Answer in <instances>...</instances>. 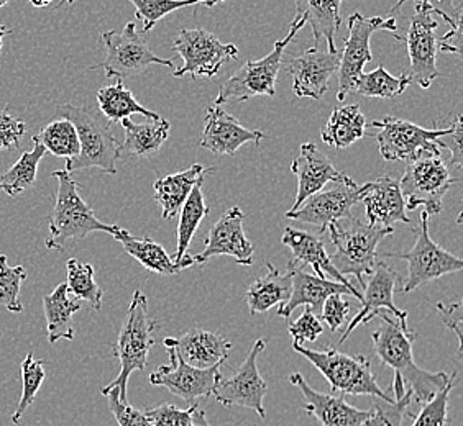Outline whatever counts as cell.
Wrapping results in <instances>:
<instances>
[{
    "label": "cell",
    "instance_id": "cell-1",
    "mask_svg": "<svg viewBox=\"0 0 463 426\" xmlns=\"http://www.w3.org/2000/svg\"><path fill=\"white\" fill-rule=\"evenodd\" d=\"M376 319L383 323L372 333L376 356L382 365L390 366L394 375H398L412 392V400L422 405L454 379L455 374L429 373L416 365L412 356V345L416 339L414 331H402L400 323L388 317V311H380Z\"/></svg>",
    "mask_w": 463,
    "mask_h": 426
},
{
    "label": "cell",
    "instance_id": "cell-2",
    "mask_svg": "<svg viewBox=\"0 0 463 426\" xmlns=\"http://www.w3.org/2000/svg\"><path fill=\"white\" fill-rule=\"evenodd\" d=\"M56 116L68 118L80 138V153L66 161V171L99 168L106 174H117V160L120 158V143L110 130V124L99 108L66 104L56 108Z\"/></svg>",
    "mask_w": 463,
    "mask_h": 426
},
{
    "label": "cell",
    "instance_id": "cell-3",
    "mask_svg": "<svg viewBox=\"0 0 463 426\" xmlns=\"http://www.w3.org/2000/svg\"><path fill=\"white\" fill-rule=\"evenodd\" d=\"M158 329H160L158 320L152 319L148 315L146 295L137 289L116 345L112 347L114 356L120 363V373L114 381L100 391L102 395H106L110 389H117L120 400L127 402L128 379L135 371H145L150 349L155 345V331Z\"/></svg>",
    "mask_w": 463,
    "mask_h": 426
},
{
    "label": "cell",
    "instance_id": "cell-4",
    "mask_svg": "<svg viewBox=\"0 0 463 426\" xmlns=\"http://www.w3.org/2000/svg\"><path fill=\"white\" fill-rule=\"evenodd\" d=\"M53 178L58 179V192L53 213L48 218L46 249L62 251L70 241L82 240L96 231L116 233L117 225L99 220L92 207L80 197L78 182L66 169L54 171Z\"/></svg>",
    "mask_w": 463,
    "mask_h": 426
},
{
    "label": "cell",
    "instance_id": "cell-5",
    "mask_svg": "<svg viewBox=\"0 0 463 426\" xmlns=\"http://www.w3.org/2000/svg\"><path fill=\"white\" fill-rule=\"evenodd\" d=\"M327 230L335 246V253L330 256L332 264L340 274L354 275L360 289H364L366 277L373 273L378 263V245L392 235L394 228L370 225L350 217V223L345 227L335 222L329 225Z\"/></svg>",
    "mask_w": 463,
    "mask_h": 426
},
{
    "label": "cell",
    "instance_id": "cell-6",
    "mask_svg": "<svg viewBox=\"0 0 463 426\" xmlns=\"http://www.w3.org/2000/svg\"><path fill=\"white\" fill-rule=\"evenodd\" d=\"M293 349L304 356L326 377L332 394L370 395L394 402V397L388 395L378 385L372 371V363L365 356H348L334 347H326L324 351H314L296 343H293Z\"/></svg>",
    "mask_w": 463,
    "mask_h": 426
},
{
    "label": "cell",
    "instance_id": "cell-7",
    "mask_svg": "<svg viewBox=\"0 0 463 426\" xmlns=\"http://www.w3.org/2000/svg\"><path fill=\"white\" fill-rule=\"evenodd\" d=\"M306 25L303 18L296 17L289 32L283 40H278L271 53L259 61H247L239 71L232 74L229 79L223 82L219 89V94L214 100V106H222L231 100L247 102L257 96H268L273 97L277 94L278 72L283 62L286 46L293 42L294 36Z\"/></svg>",
    "mask_w": 463,
    "mask_h": 426
},
{
    "label": "cell",
    "instance_id": "cell-8",
    "mask_svg": "<svg viewBox=\"0 0 463 426\" xmlns=\"http://www.w3.org/2000/svg\"><path fill=\"white\" fill-rule=\"evenodd\" d=\"M416 245L406 253H386V258L402 259L408 263V277L402 292H414L420 285L429 284L446 274L460 273L463 261L449 253L429 235V215L420 212V225L414 228Z\"/></svg>",
    "mask_w": 463,
    "mask_h": 426
},
{
    "label": "cell",
    "instance_id": "cell-9",
    "mask_svg": "<svg viewBox=\"0 0 463 426\" xmlns=\"http://www.w3.org/2000/svg\"><path fill=\"white\" fill-rule=\"evenodd\" d=\"M102 45L106 46V60L99 64L106 72V78L125 79L138 76L153 64L173 68L171 60H163L153 51L145 40V32H137L135 22H128L122 32L110 30L100 35Z\"/></svg>",
    "mask_w": 463,
    "mask_h": 426
},
{
    "label": "cell",
    "instance_id": "cell-10",
    "mask_svg": "<svg viewBox=\"0 0 463 426\" xmlns=\"http://www.w3.org/2000/svg\"><path fill=\"white\" fill-rule=\"evenodd\" d=\"M454 182L442 156L424 154L411 161L400 181L406 208L416 210L422 207V212L429 217L442 213V200Z\"/></svg>",
    "mask_w": 463,
    "mask_h": 426
},
{
    "label": "cell",
    "instance_id": "cell-11",
    "mask_svg": "<svg viewBox=\"0 0 463 426\" xmlns=\"http://www.w3.org/2000/svg\"><path fill=\"white\" fill-rule=\"evenodd\" d=\"M173 50L183 58L184 64L173 72L175 78L189 74L193 79L204 76L213 79L227 61L239 58L237 46L222 43L214 33L204 28H183L173 42Z\"/></svg>",
    "mask_w": 463,
    "mask_h": 426
},
{
    "label": "cell",
    "instance_id": "cell-12",
    "mask_svg": "<svg viewBox=\"0 0 463 426\" xmlns=\"http://www.w3.org/2000/svg\"><path fill=\"white\" fill-rule=\"evenodd\" d=\"M348 38L344 40V53L340 54L339 90L337 100L344 102L354 89L355 80L364 72V68L373 60L370 50V40L374 32L388 30L396 33V18H366L362 14H352L347 20Z\"/></svg>",
    "mask_w": 463,
    "mask_h": 426
},
{
    "label": "cell",
    "instance_id": "cell-13",
    "mask_svg": "<svg viewBox=\"0 0 463 426\" xmlns=\"http://www.w3.org/2000/svg\"><path fill=\"white\" fill-rule=\"evenodd\" d=\"M372 126L378 128L376 143L382 158L384 161L406 162L418 160L424 154L440 156L437 138L444 136L449 132V128L426 130L419 125L392 116H384L383 120L372 122Z\"/></svg>",
    "mask_w": 463,
    "mask_h": 426
},
{
    "label": "cell",
    "instance_id": "cell-14",
    "mask_svg": "<svg viewBox=\"0 0 463 426\" xmlns=\"http://www.w3.org/2000/svg\"><path fill=\"white\" fill-rule=\"evenodd\" d=\"M267 347V341L260 338L255 345L250 349L247 359L243 361L241 369L233 374L229 379L221 377L215 384L213 395L214 399L223 407H243V409L253 410L259 413L261 420L267 418L265 410V395H267V381L261 377L259 371V356L263 353Z\"/></svg>",
    "mask_w": 463,
    "mask_h": 426
},
{
    "label": "cell",
    "instance_id": "cell-15",
    "mask_svg": "<svg viewBox=\"0 0 463 426\" xmlns=\"http://www.w3.org/2000/svg\"><path fill=\"white\" fill-rule=\"evenodd\" d=\"M365 190L366 184L358 186L350 178L342 182H334V187L312 194L299 205V208L286 213V218L309 223L324 233L332 223L352 217L354 205L362 202Z\"/></svg>",
    "mask_w": 463,
    "mask_h": 426
},
{
    "label": "cell",
    "instance_id": "cell-16",
    "mask_svg": "<svg viewBox=\"0 0 463 426\" xmlns=\"http://www.w3.org/2000/svg\"><path fill=\"white\" fill-rule=\"evenodd\" d=\"M398 281H400V274L392 267L388 266L386 263H376L373 273L368 275L365 287L362 289L364 291L362 292V309L354 319L350 320L347 329L339 338L337 347L345 343V339L358 329V325L370 323L372 320L376 319V315L380 311L392 313L396 321L400 323L402 331H406V333L412 331L408 323V313L400 310L394 305V291H396Z\"/></svg>",
    "mask_w": 463,
    "mask_h": 426
},
{
    "label": "cell",
    "instance_id": "cell-17",
    "mask_svg": "<svg viewBox=\"0 0 463 426\" xmlns=\"http://www.w3.org/2000/svg\"><path fill=\"white\" fill-rule=\"evenodd\" d=\"M437 25L434 10L428 5H416V12L410 20L408 36L402 38L408 45L411 61V82L422 89H429L440 76L437 69Z\"/></svg>",
    "mask_w": 463,
    "mask_h": 426
},
{
    "label": "cell",
    "instance_id": "cell-18",
    "mask_svg": "<svg viewBox=\"0 0 463 426\" xmlns=\"http://www.w3.org/2000/svg\"><path fill=\"white\" fill-rule=\"evenodd\" d=\"M170 366H160L155 373L150 374V384L166 387L171 394L184 400L189 405H197L201 399L213 395L215 384L222 377L221 367L213 366L207 369L189 366L179 357L175 347H168Z\"/></svg>",
    "mask_w": 463,
    "mask_h": 426
},
{
    "label": "cell",
    "instance_id": "cell-19",
    "mask_svg": "<svg viewBox=\"0 0 463 426\" xmlns=\"http://www.w3.org/2000/svg\"><path fill=\"white\" fill-rule=\"evenodd\" d=\"M243 222L245 215L239 207L223 213L205 235L204 249L193 256L194 264H204L215 256H231L241 266H250L255 258V246L247 238Z\"/></svg>",
    "mask_w": 463,
    "mask_h": 426
},
{
    "label": "cell",
    "instance_id": "cell-20",
    "mask_svg": "<svg viewBox=\"0 0 463 426\" xmlns=\"http://www.w3.org/2000/svg\"><path fill=\"white\" fill-rule=\"evenodd\" d=\"M288 271L291 274V295L285 305L278 307L279 317L289 319L299 307H309L317 317H321L322 305L334 293L352 295L362 301V291L356 289L355 285L342 284L330 279H322L319 275L307 274L304 273L303 267L298 266L293 261L288 264Z\"/></svg>",
    "mask_w": 463,
    "mask_h": 426
},
{
    "label": "cell",
    "instance_id": "cell-21",
    "mask_svg": "<svg viewBox=\"0 0 463 426\" xmlns=\"http://www.w3.org/2000/svg\"><path fill=\"white\" fill-rule=\"evenodd\" d=\"M340 53H322L311 48L299 56L288 58L286 66L293 76V90L298 97L321 98L329 89V80L339 71Z\"/></svg>",
    "mask_w": 463,
    "mask_h": 426
},
{
    "label": "cell",
    "instance_id": "cell-22",
    "mask_svg": "<svg viewBox=\"0 0 463 426\" xmlns=\"http://www.w3.org/2000/svg\"><path fill=\"white\" fill-rule=\"evenodd\" d=\"M289 382L303 394L304 412L317 418L322 426H360L372 413V410L356 409L347 403L345 395L314 391L299 373L291 374Z\"/></svg>",
    "mask_w": 463,
    "mask_h": 426
},
{
    "label": "cell",
    "instance_id": "cell-23",
    "mask_svg": "<svg viewBox=\"0 0 463 426\" xmlns=\"http://www.w3.org/2000/svg\"><path fill=\"white\" fill-rule=\"evenodd\" d=\"M267 136L260 130H249L239 120L227 114L221 106H209L205 114L204 130L201 134V146L214 153L233 156L247 143L259 144Z\"/></svg>",
    "mask_w": 463,
    "mask_h": 426
},
{
    "label": "cell",
    "instance_id": "cell-24",
    "mask_svg": "<svg viewBox=\"0 0 463 426\" xmlns=\"http://www.w3.org/2000/svg\"><path fill=\"white\" fill-rule=\"evenodd\" d=\"M291 171L298 178V194L289 212L299 208L306 199L322 190L329 182H342L348 178L347 174L335 169L329 156L314 143L301 144L299 156L291 162Z\"/></svg>",
    "mask_w": 463,
    "mask_h": 426
},
{
    "label": "cell",
    "instance_id": "cell-25",
    "mask_svg": "<svg viewBox=\"0 0 463 426\" xmlns=\"http://www.w3.org/2000/svg\"><path fill=\"white\" fill-rule=\"evenodd\" d=\"M362 202L365 204L366 218L370 225L390 227L394 223H404L414 230L412 220L408 217V208L400 189V181L384 176L373 182H366V190Z\"/></svg>",
    "mask_w": 463,
    "mask_h": 426
},
{
    "label": "cell",
    "instance_id": "cell-26",
    "mask_svg": "<svg viewBox=\"0 0 463 426\" xmlns=\"http://www.w3.org/2000/svg\"><path fill=\"white\" fill-rule=\"evenodd\" d=\"M163 345L175 347L186 365L201 369L225 365L232 349L229 339L203 329H189L179 338H165Z\"/></svg>",
    "mask_w": 463,
    "mask_h": 426
},
{
    "label": "cell",
    "instance_id": "cell-27",
    "mask_svg": "<svg viewBox=\"0 0 463 426\" xmlns=\"http://www.w3.org/2000/svg\"><path fill=\"white\" fill-rule=\"evenodd\" d=\"M281 243L293 251V263L298 266H311L314 273L322 277L342 284L354 285L345 275L340 274L335 266L332 264L330 256L326 251V245L319 235H312L307 231L298 230L288 227L283 231Z\"/></svg>",
    "mask_w": 463,
    "mask_h": 426
},
{
    "label": "cell",
    "instance_id": "cell-28",
    "mask_svg": "<svg viewBox=\"0 0 463 426\" xmlns=\"http://www.w3.org/2000/svg\"><path fill=\"white\" fill-rule=\"evenodd\" d=\"M213 171L214 168H204L203 164H193L191 168L184 169V171L156 179L153 184V190H155V199L160 205L163 218L165 220L175 218L181 210V207L186 202L193 187L196 186L199 181H204L205 174H209Z\"/></svg>",
    "mask_w": 463,
    "mask_h": 426
},
{
    "label": "cell",
    "instance_id": "cell-29",
    "mask_svg": "<svg viewBox=\"0 0 463 426\" xmlns=\"http://www.w3.org/2000/svg\"><path fill=\"white\" fill-rule=\"evenodd\" d=\"M342 2L344 0H294L296 17L303 18L311 27L316 48L324 40L330 53H337L335 35L342 25Z\"/></svg>",
    "mask_w": 463,
    "mask_h": 426
},
{
    "label": "cell",
    "instance_id": "cell-30",
    "mask_svg": "<svg viewBox=\"0 0 463 426\" xmlns=\"http://www.w3.org/2000/svg\"><path fill=\"white\" fill-rule=\"evenodd\" d=\"M125 140L120 144V156L130 158H152L160 152L161 146L170 136L171 125L165 118L148 120L145 124H135L130 118H124Z\"/></svg>",
    "mask_w": 463,
    "mask_h": 426
},
{
    "label": "cell",
    "instance_id": "cell-31",
    "mask_svg": "<svg viewBox=\"0 0 463 426\" xmlns=\"http://www.w3.org/2000/svg\"><path fill=\"white\" fill-rule=\"evenodd\" d=\"M268 274L251 282L245 293V301L251 315H260L281 307L291 295V274H281L271 263H267Z\"/></svg>",
    "mask_w": 463,
    "mask_h": 426
},
{
    "label": "cell",
    "instance_id": "cell-32",
    "mask_svg": "<svg viewBox=\"0 0 463 426\" xmlns=\"http://www.w3.org/2000/svg\"><path fill=\"white\" fill-rule=\"evenodd\" d=\"M80 301H71L68 293V285H58L53 292L43 297V313L46 319V331L50 345L58 343L60 339L72 341L74 339V327H72V315L80 311Z\"/></svg>",
    "mask_w": 463,
    "mask_h": 426
},
{
    "label": "cell",
    "instance_id": "cell-33",
    "mask_svg": "<svg viewBox=\"0 0 463 426\" xmlns=\"http://www.w3.org/2000/svg\"><path fill=\"white\" fill-rule=\"evenodd\" d=\"M366 134L365 116L356 104L335 108L322 128V142L337 150H345Z\"/></svg>",
    "mask_w": 463,
    "mask_h": 426
},
{
    "label": "cell",
    "instance_id": "cell-34",
    "mask_svg": "<svg viewBox=\"0 0 463 426\" xmlns=\"http://www.w3.org/2000/svg\"><path fill=\"white\" fill-rule=\"evenodd\" d=\"M112 236L124 246L132 258L137 259L150 273L160 275H176L181 273L166 249L150 238H135L134 235L120 227H117Z\"/></svg>",
    "mask_w": 463,
    "mask_h": 426
},
{
    "label": "cell",
    "instance_id": "cell-35",
    "mask_svg": "<svg viewBox=\"0 0 463 426\" xmlns=\"http://www.w3.org/2000/svg\"><path fill=\"white\" fill-rule=\"evenodd\" d=\"M98 108L109 122H122L132 116H143L150 120L161 118L158 114L145 106L134 97V94L124 86V80L118 79L112 86H106L98 92Z\"/></svg>",
    "mask_w": 463,
    "mask_h": 426
},
{
    "label": "cell",
    "instance_id": "cell-36",
    "mask_svg": "<svg viewBox=\"0 0 463 426\" xmlns=\"http://www.w3.org/2000/svg\"><path fill=\"white\" fill-rule=\"evenodd\" d=\"M32 142H33V150L22 153L17 162L9 171L0 174V189L7 196L18 197L35 186L38 164L45 156L46 150L45 146L38 142L36 136L32 138Z\"/></svg>",
    "mask_w": 463,
    "mask_h": 426
},
{
    "label": "cell",
    "instance_id": "cell-37",
    "mask_svg": "<svg viewBox=\"0 0 463 426\" xmlns=\"http://www.w3.org/2000/svg\"><path fill=\"white\" fill-rule=\"evenodd\" d=\"M203 182L204 181H199L196 186L193 187L191 194L187 196L186 202L179 210L178 230H176L178 248H176V256L173 258L176 266H178L179 261L183 259V256L187 253V249L191 246V241H193V236L196 233L197 227L204 220L205 215L209 213V207H207L204 200Z\"/></svg>",
    "mask_w": 463,
    "mask_h": 426
},
{
    "label": "cell",
    "instance_id": "cell-38",
    "mask_svg": "<svg viewBox=\"0 0 463 426\" xmlns=\"http://www.w3.org/2000/svg\"><path fill=\"white\" fill-rule=\"evenodd\" d=\"M394 402H386L380 397H373V409L370 417L360 426H402V418L412 417V392L404 385V382L394 375L392 381Z\"/></svg>",
    "mask_w": 463,
    "mask_h": 426
},
{
    "label": "cell",
    "instance_id": "cell-39",
    "mask_svg": "<svg viewBox=\"0 0 463 426\" xmlns=\"http://www.w3.org/2000/svg\"><path fill=\"white\" fill-rule=\"evenodd\" d=\"M410 84L408 74L394 78L386 71L383 64H380L374 71L362 72L355 80L352 92L362 97L394 98L402 96Z\"/></svg>",
    "mask_w": 463,
    "mask_h": 426
},
{
    "label": "cell",
    "instance_id": "cell-40",
    "mask_svg": "<svg viewBox=\"0 0 463 426\" xmlns=\"http://www.w3.org/2000/svg\"><path fill=\"white\" fill-rule=\"evenodd\" d=\"M66 273L68 293H71L78 301L90 303L94 310H100L104 293L94 279V267L80 259L71 258L66 263Z\"/></svg>",
    "mask_w": 463,
    "mask_h": 426
},
{
    "label": "cell",
    "instance_id": "cell-41",
    "mask_svg": "<svg viewBox=\"0 0 463 426\" xmlns=\"http://www.w3.org/2000/svg\"><path fill=\"white\" fill-rule=\"evenodd\" d=\"M36 138L45 146L46 152L52 153L56 158H64L68 161L78 156L80 153L78 132L68 118H58L46 125Z\"/></svg>",
    "mask_w": 463,
    "mask_h": 426
},
{
    "label": "cell",
    "instance_id": "cell-42",
    "mask_svg": "<svg viewBox=\"0 0 463 426\" xmlns=\"http://www.w3.org/2000/svg\"><path fill=\"white\" fill-rule=\"evenodd\" d=\"M45 365L46 361L35 359L33 353H28L27 357L22 361V366H20V369H22V395L18 400L17 409L10 417L14 425H18L25 415V412L33 405L36 395L45 381Z\"/></svg>",
    "mask_w": 463,
    "mask_h": 426
},
{
    "label": "cell",
    "instance_id": "cell-43",
    "mask_svg": "<svg viewBox=\"0 0 463 426\" xmlns=\"http://www.w3.org/2000/svg\"><path fill=\"white\" fill-rule=\"evenodd\" d=\"M134 4L135 17L143 22V32L148 33L161 18L170 15L176 10L193 5H205L214 7L215 4H221V0H128Z\"/></svg>",
    "mask_w": 463,
    "mask_h": 426
},
{
    "label": "cell",
    "instance_id": "cell-44",
    "mask_svg": "<svg viewBox=\"0 0 463 426\" xmlns=\"http://www.w3.org/2000/svg\"><path fill=\"white\" fill-rule=\"evenodd\" d=\"M27 269L24 266H9L7 256L0 255V305L12 313H22L20 289L27 281Z\"/></svg>",
    "mask_w": 463,
    "mask_h": 426
},
{
    "label": "cell",
    "instance_id": "cell-45",
    "mask_svg": "<svg viewBox=\"0 0 463 426\" xmlns=\"http://www.w3.org/2000/svg\"><path fill=\"white\" fill-rule=\"evenodd\" d=\"M455 377L447 384L440 392H437L432 399L422 403L418 415H412L414 421L411 426H446L449 420V397L454 389Z\"/></svg>",
    "mask_w": 463,
    "mask_h": 426
},
{
    "label": "cell",
    "instance_id": "cell-46",
    "mask_svg": "<svg viewBox=\"0 0 463 426\" xmlns=\"http://www.w3.org/2000/svg\"><path fill=\"white\" fill-rule=\"evenodd\" d=\"M197 405H189L187 409L181 410L171 403H163L152 409H145L143 413L152 421L153 426H187L191 423V417Z\"/></svg>",
    "mask_w": 463,
    "mask_h": 426
},
{
    "label": "cell",
    "instance_id": "cell-47",
    "mask_svg": "<svg viewBox=\"0 0 463 426\" xmlns=\"http://www.w3.org/2000/svg\"><path fill=\"white\" fill-rule=\"evenodd\" d=\"M109 400V409L116 418L118 426H153L152 421L145 417L142 410H137L128 402H122L117 389H110L106 394Z\"/></svg>",
    "mask_w": 463,
    "mask_h": 426
},
{
    "label": "cell",
    "instance_id": "cell-48",
    "mask_svg": "<svg viewBox=\"0 0 463 426\" xmlns=\"http://www.w3.org/2000/svg\"><path fill=\"white\" fill-rule=\"evenodd\" d=\"M288 331L293 338V343L303 345L306 341L314 343L324 333V329H322L321 319L309 307H306L301 317L293 323H289Z\"/></svg>",
    "mask_w": 463,
    "mask_h": 426
},
{
    "label": "cell",
    "instance_id": "cell-49",
    "mask_svg": "<svg viewBox=\"0 0 463 426\" xmlns=\"http://www.w3.org/2000/svg\"><path fill=\"white\" fill-rule=\"evenodd\" d=\"M27 134V125L17 116H10L9 108L0 112V152L18 150L22 136Z\"/></svg>",
    "mask_w": 463,
    "mask_h": 426
},
{
    "label": "cell",
    "instance_id": "cell-50",
    "mask_svg": "<svg viewBox=\"0 0 463 426\" xmlns=\"http://www.w3.org/2000/svg\"><path fill=\"white\" fill-rule=\"evenodd\" d=\"M408 2H412L416 5H428L434 10V14L446 20L449 27H455L462 22V5L460 4L455 5V0H398L392 9V14L400 12L402 5Z\"/></svg>",
    "mask_w": 463,
    "mask_h": 426
},
{
    "label": "cell",
    "instance_id": "cell-51",
    "mask_svg": "<svg viewBox=\"0 0 463 426\" xmlns=\"http://www.w3.org/2000/svg\"><path fill=\"white\" fill-rule=\"evenodd\" d=\"M463 125L462 116H455L454 124L449 126V132L444 136L437 138V144L442 150L450 153V166L460 169L463 166Z\"/></svg>",
    "mask_w": 463,
    "mask_h": 426
},
{
    "label": "cell",
    "instance_id": "cell-52",
    "mask_svg": "<svg viewBox=\"0 0 463 426\" xmlns=\"http://www.w3.org/2000/svg\"><path fill=\"white\" fill-rule=\"evenodd\" d=\"M350 309H352V303L348 302L347 299H344V293H334L326 299L319 319L324 320L332 331H337L347 320Z\"/></svg>",
    "mask_w": 463,
    "mask_h": 426
},
{
    "label": "cell",
    "instance_id": "cell-53",
    "mask_svg": "<svg viewBox=\"0 0 463 426\" xmlns=\"http://www.w3.org/2000/svg\"><path fill=\"white\" fill-rule=\"evenodd\" d=\"M436 310L440 313V317L444 320V325L447 329H452L457 337L458 343V356H462V303L457 302L452 305H444V303H437Z\"/></svg>",
    "mask_w": 463,
    "mask_h": 426
},
{
    "label": "cell",
    "instance_id": "cell-54",
    "mask_svg": "<svg viewBox=\"0 0 463 426\" xmlns=\"http://www.w3.org/2000/svg\"><path fill=\"white\" fill-rule=\"evenodd\" d=\"M440 50L444 53L462 54V22L455 27H450L446 35L440 40Z\"/></svg>",
    "mask_w": 463,
    "mask_h": 426
},
{
    "label": "cell",
    "instance_id": "cell-55",
    "mask_svg": "<svg viewBox=\"0 0 463 426\" xmlns=\"http://www.w3.org/2000/svg\"><path fill=\"white\" fill-rule=\"evenodd\" d=\"M187 426H211L209 425V420H207V415H205L204 410L199 409V405H197L194 412H193L191 423Z\"/></svg>",
    "mask_w": 463,
    "mask_h": 426
},
{
    "label": "cell",
    "instance_id": "cell-56",
    "mask_svg": "<svg viewBox=\"0 0 463 426\" xmlns=\"http://www.w3.org/2000/svg\"><path fill=\"white\" fill-rule=\"evenodd\" d=\"M30 2H32V5H35V7H46V5H50L54 0H30ZM64 2H68L70 5L74 4V0H64Z\"/></svg>",
    "mask_w": 463,
    "mask_h": 426
},
{
    "label": "cell",
    "instance_id": "cell-57",
    "mask_svg": "<svg viewBox=\"0 0 463 426\" xmlns=\"http://www.w3.org/2000/svg\"><path fill=\"white\" fill-rule=\"evenodd\" d=\"M7 35H10L9 28L5 25H0V51H2V45H4V38Z\"/></svg>",
    "mask_w": 463,
    "mask_h": 426
},
{
    "label": "cell",
    "instance_id": "cell-58",
    "mask_svg": "<svg viewBox=\"0 0 463 426\" xmlns=\"http://www.w3.org/2000/svg\"><path fill=\"white\" fill-rule=\"evenodd\" d=\"M9 4V0H0V9L4 7V5H7Z\"/></svg>",
    "mask_w": 463,
    "mask_h": 426
},
{
    "label": "cell",
    "instance_id": "cell-59",
    "mask_svg": "<svg viewBox=\"0 0 463 426\" xmlns=\"http://www.w3.org/2000/svg\"><path fill=\"white\" fill-rule=\"evenodd\" d=\"M221 2H225V0H221Z\"/></svg>",
    "mask_w": 463,
    "mask_h": 426
},
{
    "label": "cell",
    "instance_id": "cell-60",
    "mask_svg": "<svg viewBox=\"0 0 463 426\" xmlns=\"http://www.w3.org/2000/svg\"><path fill=\"white\" fill-rule=\"evenodd\" d=\"M0 190H2V189H0Z\"/></svg>",
    "mask_w": 463,
    "mask_h": 426
}]
</instances>
